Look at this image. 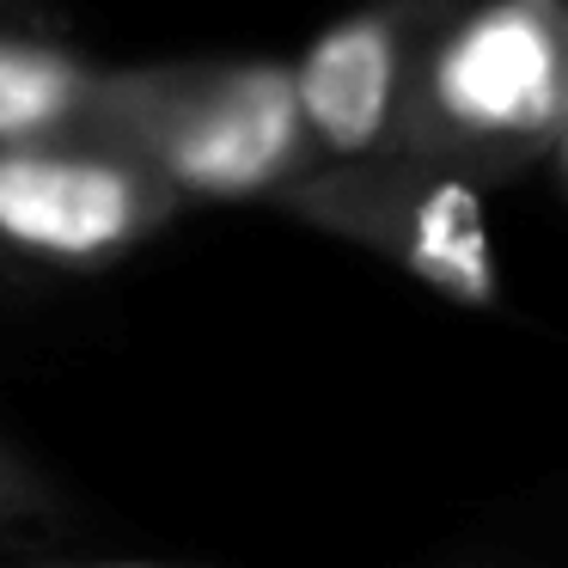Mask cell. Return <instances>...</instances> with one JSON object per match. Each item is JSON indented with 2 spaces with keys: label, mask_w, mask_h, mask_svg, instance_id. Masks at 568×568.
Here are the masks:
<instances>
[{
  "label": "cell",
  "mask_w": 568,
  "mask_h": 568,
  "mask_svg": "<svg viewBox=\"0 0 568 568\" xmlns=\"http://www.w3.org/2000/svg\"><path fill=\"white\" fill-rule=\"evenodd\" d=\"M99 141L129 148L178 202H251L294 190L312 165L294 74L275 55L245 62L111 68Z\"/></svg>",
  "instance_id": "obj_2"
},
{
  "label": "cell",
  "mask_w": 568,
  "mask_h": 568,
  "mask_svg": "<svg viewBox=\"0 0 568 568\" xmlns=\"http://www.w3.org/2000/svg\"><path fill=\"white\" fill-rule=\"evenodd\" d=\"M446 13L453 0H367L287 62L312 165H355L397 148L409 80Z\"/></svg>",
  "instance_id": "obj_5"
},
{
  "label": "cell",
  "mask_w": 568,
  "mask_h": 568,
  "mask_svg": "<svg viewBox=\"0 0 568 568\" xmlns=\"http://www.w3.org/2000/svg\"><path fill=\"white\" fill-rule=\"evenodd\" d=\"M312 233H331L404 270L409 282L470 312L501 306V270L483 214V190L416 153H379L355 165H318L294 190L275 196Z\"/></svg>",
  "instance_id": "obj_3"
},
{
  "label": "cell",
  "mask_w": 568,
  "mask_h": 568,
  "mask_svg": "<svg viewBox=\"0 0 568 568\" xmlns=\"http://www.w3.org/2000/svg\"><path fill=\"white\" fill-rule=\"evenodd\" d=\"M111 68L62 43L50 26H0V148L99 141Z\"/></svg>",
  "instance_id": "obj_6"
},
{
  "label": "cell",
  "mask_w": 568,
  "mask_h": 568,
  "mask_svg": "<svg viewBox=\"0 0 568 568\" xmlns=\"http://www.w3.org/2000/svg\"><path fill=\"white\" fill-rule=\"evenodd\" d=\"M43 568H184V562H141V556H55V562H43Z\"/></svg>",
  "instance_id": "obj_8"
},
{
  "label": "cell",
  "mask_w": 568,
  "mask_h": 568,
  "mask_svg": "<svg viewBox=\"0 0 568 568\" xmlns=\"http://www.w3.org/2000/svg\"><path fill=\"white\" fill-rule=\"evenodd\" d=\"M0 26H50L38 13V0H0Z\"/></svg>",
  "instance_id": "obj_9"
},
{
  "label": "cell",
  "mask_w": 568,
  "mask_h": 568,
  "mask_svg": "<svg viewBox=\"0 0 568 568\" xmlns=\"http://www.w3.org/2000/svg\"><path fill=\"white\" fill-rule=\"evenodd\" d=\"M556 172V184H562V196H568V116H562V129H556V141H550V160H544Z\"/></svg>",
  "instance_id": "obj_10"
},
{
  "label": "cell",
  "mask_w": 568,
  "mask_h": 568,
  "mask_svg": "<svg viewBox=\"0 0 568 568\" xmlns=\"http://www.w3.org/2000/svg\"><path fill=\"white\" fill-rule=\"evenodd\" d=\"M55 514H62L55 483L43 477L26 453H13V446L0 440V531L38 526V519H55Z\"/></svg>",
  "instance_id": "obj_7"
},
{
  "label": "cell",
  "mask_w": 568,
  "mask_h": 568,
  "mask_svg": "<svg viewBox=\"0 0 568 568\" xmlns=\"http://www.w3.org/2000/svg\"><path fill=\"white\" fill-rule=\"evenodd\" d=\"M184 214L116 141L0 148V257L38 270H111Z\"/></svg>",
  "instance_id": "obj_4"
},
{
  "label": "cell",
  "mask_w": 568,
  "mask_h": 568,
  "mask_svg": "<svg viewBox=\"0 0 568 568\" xmlns=\"http://www.w3.org/2000/svg\"><path fill=\"white\" fill-rule=\"evenodd\" d=\"M7 282H19V270H13L7 257H0V287H7Z\"/></svg>",
  "instance_id": "obj_11"
},
{
  "label": "cell",
  "mask_w": 568,
  "mask_h": 568,
  "mask_svg": "<svg viewBox=\"0 0 568 568\" xmlns=\"http://www.w3.org/2000/svg\"><path fill=\"white\" fill-rule=\"evenodd\" d=\"M568 116V0H453L409 80L397 153L440 165L465 184H514L550 160Z\"/></svg>",
  "instance_id": "obj_1"
},
{
  "label": "cell",
  "mask_w": 568,
  "mask_h": 568,
  "mask_svg": "<svg viewBox=\"0 0 568 568\" xmlns=\"http://www.w3.org/2000/svg\"><path fill=\"white\" fill-rule=\"evenodd\" d=\"M514 7H562V0H514Z\"/></svg>",
  "instance_id": "obj_12"
}]
</instances>
